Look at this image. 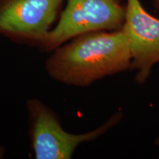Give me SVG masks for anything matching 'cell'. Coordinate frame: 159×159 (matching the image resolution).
<instances>
[{"mask_svg":"<svg viewBox=\"0 0 159 159\" xmlns=\"http://www.w3.org/2000/svg\"><path fill=\"white\" fill-rule=\"evenodd\" d=\"M131 62L130 43L122 30L96 31L78 35L55 49L45 69L57 82L85 87L131 69Z\"/></svg>","mask_w":159,"mask_h":159,"instance_id":"obj_1","label":"cell"},{"mask_svg":"<svg viewBox=\"0 0 159 159\" xmlns=\"http://www.w3.org/2000/svg\"><path fill=\"white\" fill-rule=\"evenodd\" d=\"M55 27L41 39L38 47L52 52L78 35L96 31L122 29L126 4L124 0H66Z\"/></svg>","mask_w":159,"mask_h":159,"instance_id":"obj_2","label":"cell"},{"mask_svg":"<svg viewBox=\"0 0 159 159\" xmlns=\"http://www.w3.org/2000/svg\"><path fill=\"white\" fill-rule=\"evenodd\" d=\"M27 110L29 137L35 159H70L79 145L95 140L122 118L117 113L94 130L74 134L63 128L58 116L40 99H29Z\"/></svg>","mask_w":159,"mask_h":159,"instance_id":"obj_3","label":"cell"},{"mask_svg":"<svg viewBox=\"0 0 159 159\" xmlns=\"http://www.w3.org/2000/svg\"><path fill=\"white\" fill-rule=\"evenodd\" d=\"M66 0H0V35L38 47L58 21Z\"/></svg>","mask_w":159,"mask_h":159,"instance_id":"obj_4","label":"cell"},{"mask_svg":"<svg viewBox=\"0 0 159 159\" xmlns=\"http://www.w3.org/2000/svg\"><path fill=\"white\" fill-rule=\"evenodd\" d=\"M122 30L129 40L136 80L144 83L159 63V19L145 11L139 0H127Z\"/></svg>","mask_w":159,"mask_h":159,"instance_id":"obj_5","label":"cell"},{"mask_svg":"<svg viewBox=\"0 0 159 159\" xmlns=\"http://www.w3.org/2000/svg\"><path fill=\"white\" fill-rule=\"evenodd\" d=\"M4 149L2 148H0V158H2L4 156Z\"/></svg>","mask_w":159,"mask_h":159,"instance_id":"obj_6","label":"cell"},{"mask_svg":"<svg viewBox=\"0 0 159 159\" xmlns=\"http://www.w3.org/2000/svg\"><path fill=\"white\" fill-rule=\"evenodd\" d=\"M155 4H156V8L158 9V11L159 12V0H155Z\"/></svg>","mask_w":159,"mask_h":159,"instance_id":"obj_7","label":"cell"},{"mask_svg":"<svg viewBox=\"0 0 159 159\" xmlns=\"http://www.w3.org/2000/svg\"><path fill=\"white\" fill-rule=\"evenodd\" d=\"M156 144H158V145H159V138L157 139V141H156Z\"/></svg>","mask_w":159,"mask_h":159,"instance_id":"obj_8","label":"cell"}]
</instances>
